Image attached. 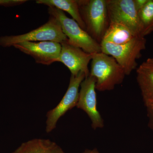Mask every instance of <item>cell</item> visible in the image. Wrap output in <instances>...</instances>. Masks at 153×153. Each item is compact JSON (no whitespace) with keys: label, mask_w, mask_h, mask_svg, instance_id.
<instances>
[{"label":"cell","mask_w":153,"mask_h":153,"mask_svg":"<svg viewBox=\"0 0 153 153\" xmlns=\"http://www.w3.org/2000/svg\"><path fill=\"white\" fill-rule=\"evenodd\" d=\"M89 75L95 78L96 89L104 91L112 90L122 83L126 74L114 57L101 52L94 54Z\"/></svg>","instance_id":"obj_1"},{"label":"cell","mask_w":153,"mask_h":153,"mask_svg":"<svg viewBox=\"0 0 153 153\" xmlns=\"http://www.w3.org/2000/svg\"><path fill=\"white\" fill-rule=\"evenodd\" d=\"M78 3L85 31L100 44L110 23L107 0H79Z\"/></svg>","instance_id":"obj_2"},{"label":"cell","mask_w":153,"mask_h":153,"mask_svg":"<svg viewBox=\"0 0 153 153\" xmlns=\"http://www.w3.org/2000/svg\"><path fill=\"white\" fill-rule=\"evenodd\" d=\"M48 13L60 23L62 31L66 35L68 44L82 49L90 54L101 52L100 44L94 39L73 19L66 16L64 12L53 7H49Z\"/></svg>","instance_id":"obj_3"},{"label":"cell","mask_w":153,"mask_h":153,"mask_svg":"<svg viewBox=\"0 0 153 153\" xmlns=\"http://www.w3.org/2000/svg\"><path fill=\"white\" fill-rule=\"evenodd\" d=\"M145 37L136 36L131 40L122 45L102 41L101 52L112 56L123 68L126 75H129L137 66L136 60L141 56L146 48Z\"/></svg>","instance_id":"obj_4"},{"label":"cell","mask_w":153,"mask_h":153,"mask_svg":"<svg viewBox=\"0 0 153 153\" xmlns=\"http://www.w3.org/2000/svg\"><path fill=\"white\" fill-rule=\"evenodd\" d=\"M68 38L63 33L59 22L50 16L47 23L40 27L22 35L0 37V46L10 47L24 42L52 41L61 44Z\"/></svg>","instance_id":"obj_5"},{"label":"cell","mask_w":153,"mask_h":153,"mask_svg":"<svg viewBox=\"0 0 153 153\" xmlns=\"http://www.w3.org/2000/svg\"><path fill=\"white\" fill-rule=\"evenodd\" d=\"M85 78V74L83 72H80L76 76L71 75L68 89L62 100L57 106L48 111L46 115V131L47 133L56 128L60 118L68 111L76 106L80 84Z\"/></svg>","instance_id":"obj_6"},{"label":"cell","mask_w":153,"mask_h":153,"mask_svg":"<svg viewBox=\"0 0 153 153\" xmlns=\"http://www.w3.org/2000/svg\"><path fill=\"white\" fill-rule=\"evenodd\" d=\"M107 6L110 22L123 24L135 36H142L141 26L134 0H107Z\"/></svg>","instance_id":"obj_7"},{"label":"cell","mask_w":153,"mask_h":153,"mask_svg":"<svg viewBox=\"0 0 153 153\" xmlns=\"http://www.w3.org/2000/svg\"><path fill=\"white\" fill-rule=\"evenodd\" d=\"M80 87L76 108L87 114L94 129L102 128L104 126V121L97 106L95 78L89 75L81 82Z\"/></svg>","instance_id":"obj_8"},{"label":"cell","mask_w":153,"mask_h":153,"mask_svg":"<svg viewBox=\"0 0 153 153\" xmlns=\"http://www.w3.org/2000/svg\"><path fill=\"white\" fill-rule=\"evenodd\" d=\"M13 47L33 57L36 63L47 66L58 62L61 50V44L52 41L24 42Z\"/></svg>","instance_id":"obj_9"},{"label":"cell","mask_w":153,"mask_h":153,"mask_svg":"<svg viewBox=\"0 0 153 153\" xmlns=\"http://www.w3.org/2000/svg\"><path fill=\"white\" fill-rule=\"evenodd\" d=\"M66 41L61 44V50L58 62L65 65L71 75L76 76L83 72L87 77L90 74L88 64L95 54L87 53L80 48L71 46Z\"/></svg>","instance_id":"obj_10"},{"label":"cell","mask_w":153,"mask_h":153,"mask_svg":"<svg viewBox=\"0 0 153 153\" xmlns=\"http://www.w3.org/2000/svg\"><path fill=\"white\" fill-rule=\"evenodd\" d=\"M12 153H66L57 143L47 139L35 138L22 143Z\"/></svg>","instance_id":"obj_11"},{"label":"cell","mask_w":153,"mask_h":153,"mask_svg":"<svg viewBox=\"0 0 153 153\" xmlns=\"http://www.w3.org/2000/svg\"><path fill=\"white\" fill-rule=\"evenodd\" d=\"M135 36L131 30L123 24L110 22L109 26L102 41L122 45L130 42Z\"/></svg>","instance_id":"obj_12"},{"label":"cell","mask_w":153,"mask_h":153,"mask_svg":"<svg viewBox=\"0 0 153 153\" xmlns=\"http://www.w3.org/2000/svg\"><path fill=\"white\" fill-rule=\"evenodd\" d=\"M137 79L145 103L153 102V67L143 62L137 70Z\"/></svg>","instance_id":"obj_13"},{"label":"cell","mask_w":153,"mask_h":153,"mask_svg":"<svg viewBox=\"0 0 153 153\" xmlns=\"http://www.w3.org/2000/svg\"><path fill=\"white\" fill-rule=\"evenodd\" d=\"M36 3L48 7H53L68 13L72 19L83 30H85V25L79 11L78 1L76 0H37Z\"/></svg>","instance_id":"obj_14"},{"label":"cell","mask_w":153,"mask_h":153,"mask_svg":"<svg viewBox=\"0 0 153 153\" xmlns=\"http://www.w3.org/2000/svg\"><path fill=\"white\" fill-rule=\"evenodd\" d=\"M138 14L141 26V35L145 37L153 31V0H148Z\"/></svg>","instance_id":"obj_15"},{"label":"cell","mask_w":153,"mask_h":153,"mask_svg":"<svg viewBox=\"0 0 153 153\" xmlns=\"http://www.w3.org/2000/svg\"><path fill=\"white\" fill-rule=\"evenodd\" d=\"M27 1V0H0V6L10 7L20 5Z\"/></svg>","instance_id":"obj_16"},{"label":"cell","mask_w":153,"mask_h":153,"mask_svg":"<svg viewBox=\"0 0 153 153\" xmlns=\"http://www.w3.org/2000/svg\"><path fill=\"white\" fill-rule=\"evenodd\" d=\"M148 1V0H134L135 7L138 12L144 7Z\"/></svg>","instance_id":"obj_17"},{"label":"cell","mask_w":153,"mask_h":153,"mask_svg":"<svg viewBox=\"0 0 153 153\" xmlns=\"http://www.w3.org/2000/svg\"><path fill=\"white\" fill-rule=\"evenodd\" d=\"M147 108L148 115L149 119L150 127L153 130V108L152 107L146 106Z\"/></svg>","instance_id":"obj_18"},{"label":"cell","mask_w":153,"mask_h":153,"mask_svg":"<svg viewBox=\"0 0 153 153\" xmlns=\"http://www.w3.org/2000/svg\"><path fill=\"white\" fill-rule=\"evenodd\" d=\"M144 62L147 65L153 67V58H148Z\"/></svg>","instance_id":"obj_19"},{"label":"cell","mask_w":153,"mask_h":153,"mask_svg":"<svg viewBox=\"0 0 153 153\" xmlns=\"http://www.w3.org/2000/svg\"><path fill=\"white\" fill-rule=\"evenodd\" d=\"M81 153H99L97 149H94L92 150H85L83 152Z\"/></svg>","instance_id":"obj_20"},{"label":"cell","mask_w":153,"mask_h":153,"mask_svg":"<svg viewBox=\"0 0 153 153\" xmlns=\"http://www.w3.org/2000/svg\"><path fill=\"white\" fill-rule=\"evenodd\" d=\"M146 106H149L152 107L153 108V102H147L145 103Z\"/></svg>","instance_id":"obj_21"}]
</instances>
